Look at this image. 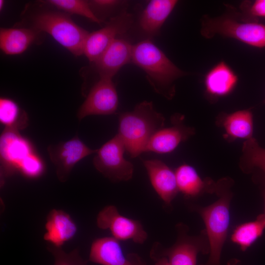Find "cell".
Segmentation results:
<instances>
[{"mask_svg": "<svg viewBox=\"0 0 265 265\" xmlns=\"http://www.w3.org/2000/svg\"><path fill=\"white\" fill-rule=\"evenodd\" d=\"M132 62L144 71L154 91L169 100L175 93L174 81L188 74L175 65L149 39L133 45Z\"/></svg>", "mask_w": 265, "mask_h": 265, "instance_id": "6da1fadb", "label": "cell"}, {"mask_svg": "<svg viewBox=\"0 0 265 265\" xmlns=\"http://www.w3.org/2000/svg\"><path fill=\"white\" fill-rule=\"evenodd\" d=\"M233 181L228 178L217 182L215 193L219 198L206 206L192 208L203 219L209 246L208 261L200 265H220L222 250L226 240L230 221V205L232 197L231 187Z\"/></svg>", "mask_w": 265, "mask_h": 265, "instance_id": "7a4b0ae2", "label": "cell"}, {"mask_svg": "<svg viewBox=\"0 0 265 265\" xmlns=\"http://www.w3.org/2000/svg\"><path fill=\"white\" fill-rule=\"evenodd\" d=\"M117 134L131 158L144 152L152 136L163 128L165 118L154 107L153 103L144 101L132 111L120 113Z\"/></svg>", "mask_w": 265, "mask_h": 265, "instance_id": "3957f363", "label": "cell"}, {"mask_svg": "<svg viewBox=\"0 0 265 265\" xmlns=\"http://www.w3.org/2000/svg\"><path fill=\"white\" fill-rule=\"evenodd\" d=\"M30 23V27L40 33L50 34L74 55L83 54L85 42L89 32L77 25L66 13L39 11L31 16Z\"/></svg>", "mask_w": 265, "mask_h": 265, "instance_id": "277c9868", "label": "cell"}, {"mask_svg": "<svg viewBox=\"0 0 265 265\" xmlns=\"http://www.w3.org/2000/svg\"><path fill=\"white\" fill-rule=\"evenodd\" d=\"M200 32L208 39L220 35L254 47H265V25L242 21L227 14L214 18L204 16Z\"/></svg>", "mask_w": 265, "mask_h": 265, "instance_id": "5b68a950", "label": "cell"}, {"mask_svg": "<svg viewBox=\"0 0 265 265\" xmlns=\"http://www.w3.org/2000/svg\"><path fill=\"white\" fill-rule=\"evenodd\" d=\"M176 227L178 237L176 242L169 248L163 247L159 242L154 243L150 252L151 258L164 257L169 265H196L198 253L209 254L205 231L199 236H190L185 224H178Z\"/></svg>", "mask_w": 265, "mask_h": 265, "instance_id": "8992f818", "label": "cell"}, {"mask_svg": "<svg viewBox=\"0 0 265 265\" xmlns=\"http://www.w3.org/2000/svg\"><path fill=\"white\" fill-rule=\"evenodd\" d=\"M125 145L117 134L97 149L93 159L95 168L113 182L130 180L133 173V164L124 156Z\"/></svg>", "mask_w": 265, "mask_h": 265, "instance_id": "52a82bcc", "label": "cell"}, {"mask_svg": "<svg viewBox=\"0 0 265 265\" xmlns=\"http://www.w3.org/2000/svg\"><path fill=\"white\" fill-rule=\"evenodd\" d=\"M36 153L30 141L19 130L5 127L0 136V184L16 172H19L24 162Z\"/></svg>", "mask_w": 265, "mask_h": 265, "instance_id": "ba28073f", "label": "cell"}, {"mask_svg": "<svg viewBox=\"0 0 265 265\" xmlns=\"http://www.w3.org/2000/svg\"><path fill=\"white\" fill-rule=\"evenodd\" d=\"M133 18L126 11L111 18L101 29L89 33L85 42L83 54L90 62L97 60L116 39L132 26Z\"/></svg>", "mask_w": 265, "mask_h": 265, "instance_id": "9c48e42d", "label": "cell"}, {"mask_svg": "<svg viewBox=\"0 0 265 265\" xmlns=\"http://www.w3.org/2000/svg\"><path fill=\"white\" fill-rule=\"evenodd\" d=\"M97 226L103 230H109L112 237L118 240H131L136 243H143L147 234L140 221L121 214L113 205L104 207L98 214Z\"/></svg>", "mask_w": 265, "mask_h": 265, "instance_id": "30bf717a", "label": "cell"}, {"mask_svg": "<svg viewBox=\"0 0 265 265\" xmlns=\"http://www.w3.org/2000/svg\"><path fill=\"white\" fill-rule=\"evenodd\" d=\"M118 97L112 79H99L89 89L80 107L77 117L80 120L92 115H110L115 113Z\"/></svg>", "mask_w": 265, "mask_h": 265, "instance_id": "8fae6325", "label": "cell"}, {"mask_svg": "<svg viewBox=\"0 0 265 265\" xmlns=\"http://www.w3.org/2000/svg\"><path fill=\"white\" fill-rule=\"evenodd\" d=\"M47 150L50 159L55 166L57 177L61 182L68 179L72 169L79 161L97 151L87 146L78 135L56 145H51Z\"/></svg>", "mask_w": 265, "mask_h": 265, "instance_id": "7c38bea8", "label": "cell"}, {"mask_svg": "<svg viewBox=\"0 0 265 265\" xmlns=\"http://www.w3.org/2000/svg\"><path fill=\"white\" fill-rule=\"evenodd\" d=\"M89 261L101 265H146L138 255L126 254L119 240L112 237L98 238L93 240Z\"/></svg>", "mask_w": 265, "mask_h": 265, "instance_id": "4fadbf2b", "label": "cell"}, {"mask_svg": "<svg viewBox=\"0 0 265 265\" xmlns=\"http://www.w3.org/2000/svg\"><path fill=\"white\" fill-rule=\"evenodd\" d=\"M184 117L175 114L171 117L172 126L157 131L148 142L144 152L167 154L173 151L179 144L195 133L194 129L183 123Z\"/></svg>", "mask_w": 265, "mask_h": 265, "instance_id": "5bb4252c", "label": "cell"}, {"mask_svg": "<svg viewBox=\"0 0 265 265\" xmlns=\"http://www.w3.org/2000/svg\"><path fill=\"white\" fill-rule=\"evenodd\" d=\"M133 45L128 41L116 38L102 55L92 62L99 79H112L124 65L132 62Z\"/></svg>", "mask_w": 265, "mask_h": 265, "instance_id": "9a60e30c", "label": "cell"}, {"mask_svg": "<svg viewBox=\"0 0 265 265\" xmlns=\"http://www.w3.org/2000/svg\"><path fill=\"white\" fill-rule=\"evenodd\" d=\"M143 162L153 188L164 204L170 206L179 192L175 172L159 159Z\"/></svg>", "mask_w": 265, "mask_h": 265, "instance_id": "2e32d148", "label": "cell"}, {"mask_svg": "<svg viewBox=\"0 0 265 265\" xmlns=\"http://www.w3.org/2000/svg\"><path fill=\"white\" fill-rule=\"evenodd\" d=\"M238 77L224 61L214 65L205 76V94L208 99L215 101L230 95L235 89Z\"/></svg>", "mask_w": 265, "mask_h": 265, "instance_id": "e0dca14e", "label": "cell"}, {"mask_svg": "<svg viewBox=\"0 0 265 265\" xmlns=\"http://www.w3.org/2000/svg\"><path fill=\"white\" fill-rule=\"evenodd\" d=\"M46 232L44 239L57 247L72 239L78 232V226L70 215L62 210H52L46 218Z\"/></svg>", "mask_w": 265, "mask_h": 265, "instance_id": "ac0fdd59", "label": "cell"}, {"mask_svg": "<svg viewBox=\"0 0 265 265\" xmlns=\"http://www.w3.org/2000/svg\"><path fill=\"white\" fill-rule=\"evenodd\" d=\"M178 1L176 0H150L139 18V25L142 31L149 37L158 35Z\"/></svg>", "mask_w": 265, "mask_h": 265, "instance_id": "d6986e66", "label": "cell"}, {"mask_svg": "<svg viewBox=\"0 0 265 265\" xmlns=\"http://www.w3.org/2000/svg\"><path fill=\"white\" fill-rule=\"evenodd\" d=\"M175 173L179 192L187 197H195L205 192H216L217 182L202 179L195 169L189 164H181Z\"/></svg>", "mask_w": 265, "mask_h": 265, "instance_id": "ffe728a7", "label": "cell"}, {"mask_svg": "<svg viewBox=\"0 0 265 265\" xmlns=\"http://www.w3.org/2000/svg\"><path fill=\"white\" fill-rule=\"evenodd\" d=\"M218 121L225 130L224 137L228 140L231 141L238 138L246 140L253 137V117L249 109L222 113Z\"/></svg>", "mask_w": 265, "mask_h": 265, "instance_id": "44dd1931", "label": "cell"}, {"mask_svg": "<svg viewBox=\"0 0 265 265\" xmlns=\"http://www.w3.org/2000/svg\"><path fill=\"white\" fill-rule=\"evenodd\" d=\"M40 33L30 27L0 28V48L7 55L21 54L37 41Z\"/></svg>", "mask_w": 265, "mask_h": 265, "instance_id": "7402d4cb", "label": "cell"}, {"mask_svg": "<svg viewBox=\"0 0 265 265\" xmlns=\"http://www.w3.org/2000/svg\"><path fill=\"white\" fill-rule=\"evenodd\" d=\"M265 230V215H259L257 218L238 225L234 230L231 239L244 251L260 237Z\"/></svg>", "mask_w": 265, "mask_h": 265, "instance_id": "603a6c76", "label": "cell"}, {"mask_svg": "<svg viewBox=\"0 0 265 265\" xmlns=\"http://www.w3.org/2000/svg\"><path fill=\"white\" fill-rule=\"evenodd\" d=\"M0 122L5 127L20 130L27 126L28 119L26 113L14 100L7 97H1Z\"/></svg>", "mask_w": 265, "mask_h": 265, "instance_id": "cb8c5ba5", "label": "cell"}, {"mask_svg": "<svg viewBox=\"0 0 265 265\" xmlns=\"http://www.w3.org/2000/svg\"><path fill=\"white\" fill-rule=\"evenodd\" d=\"M242 152L240 161L242 171L247 173L254 168H258L265 176V148L261 147L257 140L252 137L245 140Z\"/></svg>", "mask_w": 265, "mask_h": 265, "instance_id": "d4e9b609", "label": "cell"}, {"mask_svg": "<svg viewBox=\"0 0 265 265\" xmlns=\"http://www.w3.org/2000/svg\"><path fill=\"white\" fill-rule=\"evenodd\" d=\"M41 1L65 13L84 17L97 24H100L102 22L93 11L89 1L83 0H47Z\"/></svg>", "mask_w": 265, "mask_h": 265, "instance_id": "484cf974", "label": "cell"}, {"mask_svg": "<svg viewBox=\"0 0 265 265\" xmlns=\"http://www.w3.org/2000/svg\"><path fill=\"white\" fill-rule=\"evenodd\" d=\"M47 249L54 257V265H87V261L80 256L78 248L68 253L61 247H55L50 244Z\"/></svg>", "mask_w": 265, "mask_h": 265, "instance_id": "4316f807", "label": "cell"}, {"mask_svg": "<svg viewBox=\"0 0 265 265\" xmlns=\"http://www.w3.org/2000/svg\"><path fill=\"white\" fill-rule=\"evenodd\" d=\"M241 17L244 21L257 22V18H265V0L244 1L241 5Z\"/></svg>", "mask_w": 265, "mask_h": 265, "instance_id": "83f0119b", "label": "cell"}, {"mask_svg": "<svg viewBox=\"0 0 265 265\" xmlns=\"http://www.w3.org/2000/svg\"><path fill=\"white\" fill-rule=\"evenodd\" d=\"M45 164L36 153L29 156L22 165L19 172L30 179L37 178L43 175Z\"/></svg>", "mask_w": 265, "mask_h": 265, "instance_id": "f1b7e54d", "label": "cell"}, {"mask_svg": "<svg viewBox=\"0 0 265 265\" xmlns=\"http://www.w3.org/2000/svg\"><path fill=\"white\" fill-rule=\"evenodd\" d=\"M92 9H110L113 8L122 3L121 1L116 0H93L89 1Z\"/></svg>", "mask_w": 265, "mask_h": 265, "instance_id": "f546056e", "label": "cell"}, {"mask_svg": "<svg viewBox=\"0 0 265 265\" xmlns=\"http://www.w3.org/2000/svg\"><path fill=\"white\" fill-rule=\"evenodd\" d=\"M155 262V265H169L166 259L164 257H159L153 259Z\"/></svg>", "mask_w": 265, "mask_h": 265, "instance_id": "4dcf8cb0", "label": "cell"}, {"mask_svg": "<svg viewBox=\"0 0 265 265\" xmlns=\"http://www.w3.org/2000/svg\"><path fill=\"white\" fill-rule=\"evenodd\" d=\"M227 265H241V264L239 260L237 259H232L228 261Z\"/></svg>", "mask_w": 265, "mask_h": 265, "instance_id": "1f68e13d", "label": "cell"}, {"mask_svg": "<svg viewBox=\"0 0 265 265\" xmlns=\"http://www.w3.org/2000/svg\"><path fill=\"white\" fill-rule=\"evenodd\" d=\"M4 1L3 0H0V10H1L4 6Z\"/></svg>", "mask_w": 265, "mask_h": 265, "instance_id": "d6a6232c", "label": "cell"}, {"mask_svg": "<svg viewBox=\"0 0 265 265\" xmlns=\"http://www.w3.org/2000/svg\"><path fill=\"white\" fill-rule=\"evenodd\" d=\"M264 199H265V212L264 214L265 215V176L264 178Z\"/></svg>", "mask_w": 265, "mask_h": 265, "instance_id": "836d02e7", "label": "cell"}, {"mask_svg": "<svg viewBox=\"0 0 265 265\" xmlns=\"http://www.w3.org/2000/svg\"><path fill=\"white\" fill-rule=\"evenodd\" d=\"M264 103H265V100H264Z\"/></svg>", "mask_w": 265, "mask_h": 265, "instance_id": "e575fe53", "label": "cell"}]
</instances>
